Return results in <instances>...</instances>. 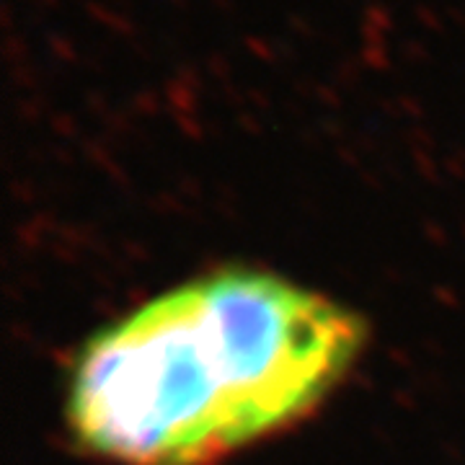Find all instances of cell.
Returning <instances> with one entry per match:
<instances>
[{"instance_id":"7","label":"cell","mask_w":465,"mask_h":465,"mask_svg":"<svg viewBox=\"0 0 465 465\" xmlns=\"http://www.w3.org/2000/svg\"><path fill=\"white\" fill-rule=\"evenodd\" d=\"M220 11H232V0H210Z\"/></svg>"},{"instance_id":"10","label":"cell","mask_w":465,"mask_h":465,"mask_svg":"<svg viewBox=\"0 0 465 465\" xmlns=\"http://www.w3.org/2000/svg\"><path fill=\"white\" fill-rule=\"evenodd\" d=\"M249 45L253 50H259V54H264V47H262V42H256V39H249Z\"/></svg>"},{"instance_id":"11","label":"cell","mask_w":465,"mask_h":465,"mask_svg":"<svg viewBox=\"0 0 465 465\" xmlns=\"http://www.w3.org/2000/svg\"><path fill=\"white\" fill-rule=\"evenodd\" d=\"M171 3H173L176 8H186V0H171Z\"/></svg>"},{"instance_id":"3","label":"cell","mask_w":465,"mask_h":465,"mask_svg":"<svg viewBox=\"0 0 465 465\" xmlns=\"http://www.w3.org/2000/svg\"><path fill=\"white\" fill-rule=\"evenodd\" d=\"M367 18H370V24L372 26H382V29H388L391 26V16H388V8H382V5H367Z\"/></svg>"},{"instance_id":"5","label":"cell","mask_w":465,"mask_h":465,"mask_svg":"<svg viewBox=\"0 0 465 465\" xmlns=\"http://www.w3.org/2000/svg\"><path fill=\"white\" fill-rule=\"evenodd\" d=\"M362 32H365L367 39H372V42H381V32H378V26H372V24H367V26H365V29H362Z\"/></svg>"},{"instance_id":"2","label":"cell","mask_w":465,"mask_h":465,"mask_svg":"<svg viewBox=\"0 0 465 465\" xmlns=\"http://www.w3.org/2000/svg\"><path fill=\"white\" fill-rule=\"evenodd\" d=\"M84 8L94 18H99V21H106L109 26H114V29H119V32H130V29H133V24H130L127 18L109 14V8H104V5H99V3H94V0H85Z\"/></svg>"},{"instance_id":"9","label":"cell","mask_w":465,"mask_h":465,"mask_svg":"<svg viewBox=\"0 0 465 465\" xmlns=\"http://www.w3.org/2000/svg\"><path fill=\"white\" fill-rule=\"evenodd\" d=\"M287 21H290L292 26H298V29H300V32H302V34H305V29H308V26H305V24H302V21H300L298 16H290V18H287Z\"/></svg>"},{"instance_id":"4","label":"cell","mask_w":465,"mask_h":465,"mask_svg":"<svg viewBox=\"0 0 465 465\" xmlns=\"http://www.w3.org/2000/svg\"><path fill=\"white\" fill-rule=\"evenodd\" d=\"M414 11L421 24H427V26H432V29H440V18L434 16L432 8H427V5H416Z\"/></svg>"},{"instance_id":"8","label":"cell","mask_w":465,"mask_h":465,"mask_svg":"<svg viewBox=\"0 0 465 465\" xmlns=\"http://www.w3.org/2000/svg\"><path fill=\"white\" fill-rule=\"evenodd\" d=\"M0 11H3V24L8 26V24H11V8H8V5L3 3V5H0Z\"/></svg>"},{"instance_id":"1","label":"cell","mask_w":465,"mask_h":465,"mask_svg":"<svg viewBox=\"0 0 465 465\" xmlns=\"http://www.w3.org/2000/svg\"><path fill=\"white\" fill-rule=\"evenodd\" d=\"M362 344V321L336 300L223 269L85 341L67 381V427L109 463L213 465L305 419Z\"/></svg>"},{"instance_id":"12","label":"cell","mask_w":465,"mask_h":465,"mask_svg":"<svg viewBox=\"0 0 465 465\" xmlns=\"http://www.w3.org/2000/svg\"><path fill=\"white\" fill-rule=\"evenodd\" d=\"M39 3H42V5H47V8H52V5H54L57 0H39Z\"/></svg>"},{"instance_id":"6","label":"cell","mask_w":465,"mask_h":465,"mask_svg":"<svg viewBox=\"0 0 465 465\" xmlns=\"http://www.w3.org/2000/svg\"><path fill=\"white\" fill-rule=\"evenodd\" d=\"M448 14L452 21H458L460 26H465V18H463V14H460V8H448Z\"/></svg>"}]
</instances>
